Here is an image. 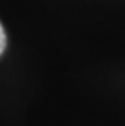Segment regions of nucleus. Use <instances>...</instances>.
Listing matches in <instances>:
<instances>
[{"label": "nucleus", "mask_w": 125, "mask_h": 126, "mask_svg": "<svg viewBox=\"0 0 125 126\" xmlns=\"http://www.w3.org/2000/svg\"><path fill=\"white\" fill-rule=\"evenodd\" d=\"M6 48V33H5V29L3 26L0 24V54H2Z\"/></svg>", "instance_id": "f257e3e1"}]
</instances>
